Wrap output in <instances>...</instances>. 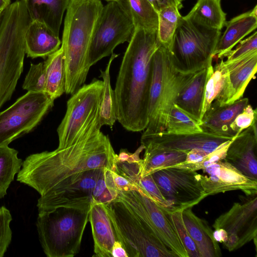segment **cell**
<instances>
[{"label":"cell","mask_w":257,"mask_h":257,"mask_svg":"<svg viewBox=\"0 0 257 257\" xmlns=\"http://www.w3.org/2000/svg\"><path fill=\"white\" fill-rule=\"evenodd\" d=\"M101 126L99 109L72 145L28 156L17 181L42 196L86 171L106 168L116 173L117 155L108 137L100 131Z\"/></svg>","instance_id":"obj_1"},{"label":"cell","mask_w":257,"mask_h":257,"mask_svg":"<svg viewBox=\"0 0 257 257\" xmlns=\"http://www.w3.org/2000/svg\"><path fill=\"white\" fill-rule=\"evenodd\" d=\"M128 43L114 90L117 120L126 130L138 132L148 123L153 57L160 44L157 30L136 28Z\"/></svg>","instance_id":"obj_2"},{"label":"cell","mask_w":257,"mask_h":257,"mask_svg":"<svg viewBox=\"0 0 257 257\" xmlns=\"http://www.w3.org/2000/svg\"><path fill=\"white\" fill-rule=\"evenodd\" d=\"M100 0H71L66 10L61 47L65 65V91L73 94L85 82L94 29L103 8Z\"/></svg>","instance_id":"obj_3"},{"label":"cell","mask_w":257,"mask_h":257,"mask_svg":"<svg viewBox=\"0 0 257 257\" xmlns=\"http://www.w3.org/2000/svg\"><path fill=\"white\" fill-rule=\"evenodd\" d=\"M106 207L128 257H176L163 242L140 202L130 208L116 197Z\"/></svg>","instance_id":"obj_4"},{"label":"cell","mask_w":257,"mask_h":257,"mask_svg":"<svg viewBox=\"0 0 257 257\" xmlns=\"http://www.w3.org/2000/svg\"><path fill=\"white\" fill-rule=\"evenodd\" d=\"M195 73L180 71L174 64L170 49L160 43L153 57L148 123L142 135H152L166 131L173 104Z\"/></svg>","instance_id":"obj_5"},{"label":"cell","mask_w":257,"mask_h":257,"mask_svg":"<svg viewBox=\"0 0 257 257\" xmlns=\"http://www.w3.org/2000/svg\"><path fill=\"white\" fill-rule=\"evenodd\" d=\"M30 21L22 0L0 14V109L11 98L23 72L25 35Z\"/></svg>","instance_id":"obj_6"},{"label":"cell","mask_w":257,"mask_h":257,"mask_svg":"<svg viewBox=\"0 0 257 257\" xmlns=\"http://www.w3.org/2000/svg\"><path fill=\"white\" fill-rule=\"evenodd\" d=\"M89 207H61L38 213L36 226L47 256L73 257L78 253L89 221Z\"/></svg>","instance_id":"obj_7"},{"label":"cell","mask_w":257,"mask_h":257,"mask_svg":"<svg viewBox=\"0 0 257 257\" xmlns=\"http://www.w3.org/2000/svg\"><path fill=\"white\" fill-rule=\"evenodd\" d=\"M221 31L209 29L182 17L170 51L175 67L193 73L212 64Z\"/></svg>","instance_id":"obj_8"},{"label":"cell","mask_w":257,"mask_h":257,"mask_svg":"<svg viewBox=\"0 0 257 257\" xmlns=\"http://www.w3.org/2000/svg\"><path fill=\"white\" fill-rule=\"evenodd\" d=\"M240 196L241 201L234 202L212 225L214 238L222 242L229 251L238 249L252 240L256 251L257 196Z\"/></svg>","instance_id":"obj_9"},{"label":"cell","mask_w":257,"mask_h":257,"mask_svg":"<svg viewBox=\"0 0 257 257\" xmlns=\"http://www.w3.org/2000/svg\"><path fill=\"white\" fill-rule=\"evenodd\" d=\"M54 100L45 92L27 91L0 112V146L33 131L52 108Z\"/></svg>","instance_id":"obj_10"},{"label":"cell","mask_w":257,"mask_h":257,"mask_svg":"<svg viewBox=\"0 0 257 257\" xmlns=\"http://www.w3.org/2000/svg\"><path fill=\"white\" fill-rule=\"evenodd\" d=\"M134 24L118 2L103 7L95 24L90 45L88 61L92 66L113 53L115 47L131 40Z\"/></svg>","instance_id":"obj_11"},{"label":"cell","mask_w":257,"mask_h":257,"mask_svg":"<svg viewBox=\"0 0 257 257\" xmlns=\"http://www.w3.org/2000/svg\"><path fill=\"white\" fill-rule=\"evenodd\" d=\"M103 81L94 79L81 86L67 102L64 118L57 132L59 148L74 143L86 124L99 109Z\"/></svg>","instance_id":"obj_12"},{"label":"cell","mask_w":257,"mask_h":257,"mask_svg":"<svg viewBox=\"0 0 257 257\" xmlns=\"http://www.w3.org/2000/svg\"><path fill=\"white\" fill-rule=\"evenodd\" d=\"M151 175L170 205L169 213L192 207L207 197L197 171L169 167Z\"/></svg>","instance_id":"obj_13"},{"label":"cell","mask_w":257,"mask_h":257,"mask_svg":"<svg viewBox=\"0 0 257 257\" xmlns=\"http://www.w3.org/2000/svg\"><path fill=\"white\" fill-rule=\"evenodd\" d=\"M102 169L85 171L78 180L71 184L40 196L37 204L39 213L61 207H89L92 192Z\"/></svg>","instance_id":"obj_14"},{"label":"cell","mask_w":257,"mask_h":257,"mask_svg":"<svg viewBox=\"0 0 257 257\" xmlns=\"http://www.w3.org/2000/svg\"><path fill=\"white\" fill-rule=\"evenodd\" d=\"M233 138L205 131L186 134H176L164 131L152 135H142L141 142L145 148L187 153L191 150L198 149L210 153L219 145Z\"/></svg>","instance_id":"obj_15"},{"label":"cell","mask_w":257,"mask_h":257,"mask_svg":"<svg viewBox=\"0 0 257 257\" xmlns=\"http://www.w3.org/2000/svg\"><path fill=\"white\" fill-rule=\"evenodd\" d=\"M200 180L206 196L233 190L246 195L257 194V181L252 180L228 162L220 160L202 170Z\"/></svg>","instance_id":"obj_16"},{"label":"cell","mask_w":257,"mask_h":257,"mask_svg":"<svg viewBox=\"0 0 257 257\" xmlns=\"http://www.w3.org/2000/svg\"><path fill=\"white\" fill-rule=\"evenodd\" d=\"M256 122L235 136L228 148L224 161L247 178L257 181Z\"/></svg>","instance_id":"obj_17"},{"label":"cell","mask_w":257,"mask_h":257,"mask_svg":"<svg viewBox=\"0 0 257 257\" xmlns=\"http://www.w3.org/2000/svg\"><path fill=\"white\" fill-rule=\"evenodd\" d=\"M142 204L150 220L166 246L176 257H188L175 227L168 214L138 184L131 188Z\"/></svg>","instance_id":"obj_18"},{"label":"cell","mask_w":257,"mask_h":257,"mask_svg":"<svg viewBox=\"0 0 257 257\" xmlns=\"http://www.w3.org/2000/svg\"><path fill=\"white\" fill-rule=\"evenodd\" d=\"M88 220L94 242L93 256L112 257L113 246L115 242L120 241L106 205L91 202Z\"/></svg>","instance_id":"obj_19"},{"label":"cell","mask_w":257,"mask_h":257,"mask_svg":"<svg viewBox=\"0 0 257 257\" xmlns=\"http://www.w3.org/2000/svg\"><path fill=\"white\" fill-rule=\"evenodd\" d=\"M201 119L211 105H223L234 102V91L231 84L228 71L224 60L207 68Z\"/></svg>","instance_id":"obj_20"},{"label":"cell","mask_w":257,"mask_h":257,"mask_svg":"<svg viewBox=\"0 0 257 257\" xmlns=\"http://www.w3.org/2000/svg\"><path fill=\"white\" fill-rule=\"evenodd\" d=\"M226 29L218 41L214 56L223 59L234 47L256 29L257 6L251 10L240 14L225 25Z\"/></svg>","instance_id":"obj_21"},{"label":"cell","mask_w":257,"mask_h":257,"mask_svg":"<svg viewBox=\"0 0 257 257\" xmlns=\"http://www.w3.org/2000/svg\"><path fill=\"white\" fill-rule=\"evenodd\" d=\"M247 98L219 106L211 105L203 116L200 126L203 131L216 135L234 137L230 125L236 116L249 103Z\"/></svg>","instance_id":"obj_22"},{"label":"cell","mask_w":257,"mask_h":257,"mask_svg":"<svg viewBox=\"0 0 257 257\" xmlns=\"http://www.w3.org/2000/svg\"><path fill=\"white\" fill-rule=\"evenodd\" d=\"M182 219L191 237L196 244L201 257H219L221 251L215 240L213 231L204 219L193 212L192 207L182 210Z\"/></svg>","instance_id":"obj_23"},{"label":"cell","mask_w":257,"mask_h":257,"mask_svg":"<svg viewBox=\"0 0 257 257\" xmlns=\"http://www.w3.org/2000/svg\"><path fill=\"white\" fill-rule=\"evenodd\" d=\"M61 42L47 26L30 21L25 35V53L28 57L46 58L60 48Z\"/></svg>","instance_id":"obj_24"},{"label":"cell","mask_w":257,"mask_h":257,"mask_svg":"<svg viewBox=\"0 0 257 257\" xmlns=\"http://www.w3.org/2000/svg\"><path fill=\"white\" fill-rule=\"evenodd\" d=\"M31 21L43 24L59 36L64 12L71 0H22Z\"/></svg>","instance_id":"obj_25"},{"label":"cell","mask_w":257,"mask_h":257,"mask_svg":"<svg viewBox=\"0 0 257 257\" xmlns=\"http://www.w3.org/2000/svg\"><path fill=\"white\" fill-rule=\"evenodd\" d=\"M207 76V68L196 72L175 102L178 107L199 124Z\"/></svg>","instance_id":"obj_26"},{"label":"cell","mask_w":257,"mask_h":257,"mask_svg":"<svg viewBox=\"0 0 257 257\" xmlns=\"http://www.w3.org/2000/svg\"><path fill=\"white\" fill-rule=\"evenodd\" d=\"M234 91V102L242 98L245 90L254 77L257 67V51L231 61H224Z\"/></svg>","instance_id":"obj_27"},{"label":"cell","mask_w":257,"mask_h":257,"mask_svg":"<svg viewBox=\"0 0 257 257\" xmlns=\"http://www.w3.org/2000/svg\"><path fill=\"white\" fill-rule=\"evenodd\" d=\"M221 0H197L188 14L184 16L201 26L221 31L226 22Z\"/></svg>","instance_id":"obj_28"},{"label":"cell","mask_w":257,"mask_h":257,"mask_svg":"<svg viewBox=\"0 0 257 257\" xmlns=\"http://www.w3.org/2000/svg\"><path fill=\"white\" fill-rule=\"evenodd\" d=\"M47 58L44 62L46 75L45 92L54 100L65 91V65L62 47Z\"/></svg>","instance_id":"obj_29"},{"label":"cell","mask_w":257,"mask_h":257,"mask_svg":"<svg viewBox=\"0 0 257 257\" xmlns=\"http://www.w3.org/2000/svg\"><path fill=\"white\" fill-rule=\"evenodd\" d=\"M140 167V177L151 175L159 170L172 166L185 160L187 153L164 151L145 148Z\"/></svg>","instance_id":"obj_30"},{"label":"cell","mask_w":257,"mask_h":257,"mask_svg":"<svg viewBox=\"0 0 257 257\" xmlns=\"http://www.w3.org/2000/svg\"><path fill=\"white\" fill-rule=\"evenodd\" d=\"M118 56L112 53L104 71L100 70L103 89L99 104V120L101 126L112 127L117 120V105L114 91L110 82V70L113 60Z\"/></svg>","instance_id":"obj_31"},{"label":"cell","mask_w":257,"mask_h":257,"mask_svg":"<svg viewBox=\"0 0 257 257\" xmlns=\"http://www.w3.org/2000/svg\"><path fill=\"white\" fill-rule=\"evenodd\" d=\"M135 28L157 30L158 14L148 0H119Z\"/></svg>","instance_id":"obj_32"},{"label":"cell","mask_w":257,"mask_h":257,"mask_svg":"<svg viewBox=\"0 0 257 257\" xmlns=\"http://www.w3.org/2000/svg\"><path fill=\"white\" fill-rule=\"evenodd\" d=\"M18 154V151L9 146H0V199L7 194L15 176L21 169L23 161Z\"/></svg>","instance_id":"obj_33"},{"label":"cell","mask_w":257,"mask_h":257,"mask_svg":"<svg viewBox=\"0 0 257 257\" xmlns=\"http://www.w3.org/2000/svg\"><path fill=\"white\" fill-rule=\"evenodd\" d=\"M158 14L159 41L170 50L175 31L182 16L179 10L174 6L166 7Z\"/></svg>","instance_id":"obj_34"},{"label":"cell","mask_w":257,"mask_h":257,"mask_svg":"<svg viewBox=\"0 0 257 257\" xmlns=\"http://www.w3.org/2000/svg\"><path fill=\"white\" fill-rule=\"evenodd\" d=\"M113 172L106 168L101 170L92 192L91 202L107 205L116 198L118 189Z\"/></svg>","instance_id":"obj_35"},{"label":"cell","mask_w":257,"mask_h":257,"mask_svg":"<svg viewBox=\"0 0 257 257\" xmlns=\"http://www.w3.org/2000/svg\"><path fill=\"white\" fill-rule=\"evenodd\" d=\"M166 131L176 134H186L203 132L199 123L175 103L172 108Z\"/></svg>","instance_id":"obj_36"},{"label":"cell","mask_w":257,"mask_h":257,"mask_svg":"<svg viewBox=\"0 0 257 257\" xmlns=\"http://www.w3.org/2000/svg\"><path fill=\"white\" fill-rule=\"evenodd\" d=\"M182 211H178L167 214L173 222L188 257H201L196 244L185 226L182 219Z\"/></svg>","instance_id":"obj_37"},{"label":"cell","mask_w":257,"mask_h":257,"mask_svg":"<svg viewBox=\"0 0 257 257\" xmlns=\"http://www.w3.org/2000/svg\"><path fill=\"white\" fill-rule=\"evenodd\" d=\"M46 75L44 62L31 63L22 87L27 91L45 92Z\"/></svg>","instance_id":"obj_38"},{"label":"cell","mask_w":257,"mask_h":257,"mask_svg":"<svg viewBox=\"0 0 257 257\" xmlns=\"http://www.w3.org/2000/svg\"><path fill=\"white\" fill-rule=\"evenodd\" d=\"M231 140L227 141L219 145L200 162L189 163L183 161L171 167L183 168L195 171L203 170L215 162L224 159L227 150Z\"/></svg>","instance_id":"obj_39"},{"label":"cell","mask_w":257,"mask_h":257,"mask_svg":"<svg viewBox=\"0 0 257 257\" xmlns=\"http://www.w3.org/2000/svg\"><path fill=\"white\" fill-rule=\"evenodd\" d=\"M137 184L141 187L149 196L166 213L170 212V205L162 195L151 174L140 178Z\"/></svg>","instance_id":"obj_40"},{"label":"cell","mask_w":257,"mask_h":257,"mask_svg":"<svg viewBox=\"0 0 257 257\" xmlns=\"http://www.w3.org/2000/svg\"><path fill=\"white\" fill-rule=\"evenodd\" d=\"M12 221L10 210L4 206L0 207V257L4 256L12 241Z\"/></svg>","instance_id":"obj_41"},{"label":"cell","mask_w":257,"mask_h":257,"mask_svg":"<svg viewBox=\"0 0 257 257\" xmlns=\"http://www.w3.org/2000/svg\"><path fill=\"white\" fill-rule=\"evenodd\" d=\"M256 108L253 109L248 103L230 125V128L234 136L256 122Z\"/></svg>","instance_id":"obj_42"},{"label":"cell","mask_w":257,"mask_h":257,"mask_svg":"<svg viewBox=\"0 0 257 257\" xmlns=\"http://www.w3.org/2000/svg\"><path fill=\"white\" fill-rule=\"evenodd\" d=\"M234 49L226 55L225 61H231L240 58L253 51H257V32L255 31L246 39L240 41Z\"/></svg>","instance_id":"obj_43"},{"label":"cell","mask_w":257,"mask_h":257,"mask_svg":"<svg viewBox=\"0 0 257 257\" xmlns=\"http://www.w3.org/2000/svg\"><path fill=\"white\" fill-rule=\"evenodd\" d=\"M158 13L162 9L169 6L177 7L179 10L183 8L184 0H148Z\"/></svg>","instance_id":"obj_44"},{"label":"cell","mask_w":257,"mask_h":257,"mask_svg":"<svg viewBox=\"0 0 257 257\" xmlns=\"http://www.w3.org/2000/svg\"><path fill=\"white\" fill-rule=\"evenodd\" d=\"M209 153L198 149H194L189 151L186 155V163H195L202 161Z\"/></svg>","instance_id":"obj_45"},{"label":"cell","mask_w":257,"mask_h":257,"mask_svg":"<svg viewBox=\"0 0 257 257\" xmlns=\"http://www.w3.org/2000/svg\"><path fill=\"white\" fill-rule=\"evenodd\" d=\"M113 178L118 190H128L135 185L125 177L114 172Z\"/></svg>","instance_id":"obj_46"},{"label":"cell","mask_w":257,"mask_h":257,"mask_svg":"<svg viewBox=\"0 0 257 257\" xmlns=\"http://www.w3.org/2000/svg\"><path fill=\"white\" fill-rule=\"evenodd\" d=\"M112 257H128L120 242L116 241L114 243L112 249Z\"/></svg>","instance_id":"obj_47"},{"label":"cell","mask_w":257,"mask_h":257,"mask_svg":"<svg viewBox=\"0 0 257 257\" xmlns=\"http://www.w3.org/2000/svg\"><path fill=\"white\" fill-rule=\"evenodd\" d=\"M11 4V0H0V14Z\"/></svg>","instance_id":"obj_48"},{"label":"cell","mask_w":257,"mask_h":257,"mask_svg":"<svg viewBox=\"0 0 257 257\" xmlns=\"http://www.w3.org/2000/svg\"><path fill=\"white\" fill-rule=\"evenodd\" d=\"M108 2H118L119 0H105Z\"/></svg>","instance_id":"obj_49"}]
</instances>
